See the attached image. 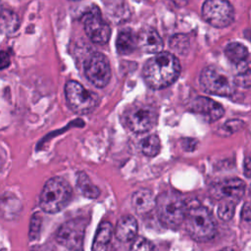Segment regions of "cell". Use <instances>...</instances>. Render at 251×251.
<instances>
[{"mask_svg":"<svg viewBox=\"0 0 251 251\" xmlns=\"http://www.w3.org/2000/svg\"><path fill=\"white\" fill-rule=\"evenodd\" d=\"M138 230V224L134 217L127 215L122 217L116 226L115 235L122 242H127L135 238Z\"/></svg>","mask_w":251,"mask_h":251,"instance_id":"cell-17","label":"cell"},{"mask_svg":"<svg viewBox=\"0 0 251 251\" xmlns=\"http://www.w3.org/2000/svg\"><path fill=\"white\" fill-rule=\"evenodd\" d=\"M8 25L9 31H14L19 26V21L17 16L10 12V11H2L0 15V26L2 29H6V26Z\"/></svg>","mask_w":251,"mask_h":251,"instance_id":"cell-23","label":"cell"},{"mask_svg":"<svg viewBox=\"0 0 251 251\" xmlns=\"http://www.w3.org/2000/svg\"><path fill=\"white\" fill-rule=\"evenodd\" d=\"M84 30L89 39L96 44H105L110 37L111 29L103 20L97 6L91 7L81 19Z\"/></svg>","mask_w":251,"mask_h":251,"instance_id":"cell-10","label":"cell"},{"mask_svg":"<svg viewBox=\"0 0 251 251\" xmlns=\"http://www.w3.org/2000/svg\"><path fill=\"white\" fill-rule=\"evenodd\" d=\"M183 222L188 234L196 241H207L216 235V221L205 206L194 204L187 208Z\"/></svg>","mask_w":251,"mask_h":251,"instance_id":"cell-3","label":"cell"},{"mask_svg":"<svg viewBox=\"0 0 251 251\" xmlns=\"http://www.w3.org/2000/svg\"><path fill=\"white\" fill-rule=\"evenodd\" d=\"M203 19L211 25L223 28L234 20V10L228 0H206L202 6Z\"/></svg>","mask_w":251,"mask_h":251,"instance_id":"cell-8","label":"cell"},{"mask_svg":"<svg viewBox=\"0 0 251 251\" xmlns=\"http://www.w3.org/2000/svg\"><path fill=\"white\" fill-rule=\"evenodd\" d=\"M156 198L153 192L147 188H140L133 192L131 205L138 215H145L155 208Z\"/></svg>","mask_w":251,"mask_h":251,"instance_id":"cell-16","label":"cell"},{"mask_svg":"<svg viewBox=\"0 0 251 251\" xmlns=\"http://www.w3.org/2000/svg\"><path fill=\"white\" fill-rule=\"evenodd\" d=\"M250 217H251V213H250V203L249 201H246L242 207V211H241V218L243 219V221L249 223L250 222Z\"/></svg>","mask_w":251,"mask_h":251,"instance_id":"cell-28","label":"cell"},{"mask_svg":"<svg viewBox=\"0 0 251 251\" xmlns=\"http://www.w3.org/2000/svg\"><path fill=\"white\" fill-rule=\"evenodd\" d=\"M172 3H174L176 7L181 8L184 7L185 5H187V3L189 2V0H170Z\"/></svg>","mask_w":251,"mask_h":251,"instance_id":"cell-31","label":"cell"},{"mask_svg":"<svg viewBox=\"0 0 251 251\" xmlns=\"http://www.w3.org/2000/svg\"><path fill=\"white\" fill-rule=\"evenodd\" d=\"M86 78L96 87H105L111 78V68L105 55L99 52L92 53L84 63Z\"/></svg>","mask_w":251,"mask_h":251,"instance_id":"cell-11","label":"cell"},{"mask_svg":"<svg viewBox=\"0 0 251 251\" xmlns=\"http://www.w3.org/2000/svg\"><path fill=\"white\" fill-rule=\"evenodd\" d=\"M139 148L145 156H156L161 149V141L159 136L156 134H149L145 136L143 139L140 140Z\"/></svg>","mask_w":251,"mask_h":251,"instance_id":"cell-21","label":"cell"},{"mask_svg":"<svg viewBox=\"0 0 251 251\" xmlns=\"http://www.w3.org/2000/svg\"><path fill=\"white\" fill-rule=\"evenodd\" d=\"M245 183L239 178H227L214 183L210 194L217 200H230L237 203L244 195Z\"/></svg>","mask_w":251,"mask_h":251,"instance_id":"cell-12","label":"cell"},{"mask_svg":"<svg viewBox=\"0 0 251 251\" xmlns=\"http://www.w3.org/2000/svg\"><path fill=\"white\" fill-rule=\"evenodd\" d=\"M74 1H77V0H74Z\"/></svg>","mask_w":251,"mask_h":251,"instance_id":"cell-35","label":"cell"},{"mask_svg":"<svg viewBox=\"0 0 251 251\" xmlns=\"http://www.w3.org/2000/svg\"><path fill=\"white\" fill-rule=\"evenodd\" d=\"M179 74L178 59L167 51L156 53L143 67L144 80L153 89H162L171 85L176 80Z\"/></svg>","mask_w":251,"mask_h":251,"instance_id":"cell-1","label":"cell"},{"mask_svg":"<svg viewBox=\"0 0 251 251\" xmlns=\"http://www.w3.org/2000/svg\"><path fill=\"white\" fill-rule=\"evenodd\" d=\"M76 187L80 193L88 199H96L100 195V189L91 181L84 172L76 174Z\"/></svg>","mask_w":251,"mask_h":251,"instance_id":"cell-20","label":"cell"},{"mask_svg":"<svg viewBox=\"0 0 251 251\" xmlns=\"http://www.w3.org/2000/svg\"><path fill=\"white\" fill-rule=\"evenodd\" d=\"M2 13V3H1V0H0V15Z\"/></svg>","mask_w":251,"mask_h":251,"instance_id":"cell-33","label":"cell"},{"mask_svg":"<svg viewBox=\"0 0 251 251\" xmlns=\"http://www.w3.org/2000/svg\"><path fill=\"white\" fill-rule=\"evenodd\" d=\"M123 122L130 131L144 133L156 126L158 112L154 106L149 104H133L124 112Z\"/></svg>","mask_w":251,"mask_h":251,"instance_id":"cell-6","label":"cell"},{"mask_svg":"<svg viewBox=\"0 0 251 251\" xmlns=\"http://www.w3.org/2000/svg\"><path fill=\"white\" fill-rule=\"evenodd\" d=\"M155 208L160 223L167 228L176 229L184 221L188 205L176 191H166L156 198Z\"/></svg>","mask_w":251,"mask_h":251,"instance_id":"cell-2","label":"cell"},{"mask_svg":"<svg viewBox=\"0 0 251 251\" xmlns=\"http://www.w3.org/2000/svg\"><path fill=\"white\" fill-rule=\"evenodd\" d=\"M41 224H42V217L40 216V214H38V213L33 214L30 219V224H29L28 236H29L30 240H35L38 238L39 233H40Z\"/></svg>","mask_w":251,"mask_h":251,"instance_id":"cell-26","label":"cell"},{"mask_svg":"<svg viewBox=\"0 0 251 251\" xmlns=\"http://www.w3.org/2000/svg\"><path fill=\"white\" fill-rule=\"evenodd\" d=\"M130 251H157L155 245L147 238L143 236L136 237L131 246Z\"/></svg>","mask_w":251,"mask_h":251,"instance_id":"cell-25","label":"cell"},{"mask_svg":"<svg viewBox=\"0 0 251 251\" xmlns=\"http://www.w3.org/2000/svg\"><path fill=\"white\" fill-rule=\"evenodd\" d=\"M136 46L146 53H158L163 49V40L157 30L147 26L136 35Z\"/></svg>","mask_w":251,"mask_h":251,"instance_id":"cell-15","label":"cell"},{"mask_svg":"<svg viewBox=\"0 0 251 251\" xmlns=\"http://www.w3.org/2000/svg\"><path fill=\"white\" fill-rule=\"evenodd\" d=\"M170 47L176 53L185 55L189 48V39L184 34H176L170 40Z\"/></svg>","mask_w":251,"mask_h":251,"instance_id":"cell-22","label":"cell"},{"mask_svg":"<svg viewBox=\"0 0 251 251\" xmlns=\"http://www.w3.org/2000/svg\"><path fill=\"white\" fill-rule=\"evenodd\" d=\"M65 96L69 108L76 114H88L99 103L96 93L86 89L75 80H69L65 85Z\"/></svg>","mask_w":251,"mask_h":251,"instance_id":"cell-7","label":"cell"},{"mask_svg":"<svg viewBox=\"0 0 251 251\" xmlns=\"http://www.w3.org/2000/svg\"><path fill=\"white\" fill-rule=\"evenodd\" d=\"M250 158L246 157L243 162V173L246 177H250Z\"/></svg>","mask_w":251,"mask_h":251,"instance_id":"cell-30","label":"cell"},{"mask_svg":"<svg viewBox=\"0 0 251 251\" xmlns=\"http://www.w3.org/2000/svg\"><path fill=\"white\" fill-rule=\"evenodd\" d=\"M72 188L69 182L60 176L48 179L39 195V206L48 214H55L65 209L71 201Z\"/></svg>","mask_w":251,"mask_h":251,"instance_id":"cell-4","label":"cell"},{"mask_svg":"<svg viewBox=\"0 0 251 251\" xmlns=\"http://www.w3.org/2000/svg\"><path fill=\"white\" fill-rule=\"evenodd\" d=\"M199 81L204 91L218 96H230L236 87L235 78L217 66H208L203 69Z\"/></svg>","mask_w":251,"mask_h":251,"instance_id":"cell-5","label":"cell"},{"mask_svg":"<svg viewBox=\"0 0 251 251\" xmlns=\"http://www.w3.org/2000/svg\"><path fill=\"white\" fill-rule=\"evenodd\" d=\"M31 251H35V250H31Z\"/></svg>","mask_w":251,"mask_h":251,"instance_id":"cell-34","label":"cell"},{"mask_svg":"<svg viewBox=\"0 0 251 251\" xmlns=\"http://www.w3.org/2000/svg\"><path fill=\"white\" fill-rule=\"evenodd\" d=\"M113 232L114 229L112 224L107 221L102 222L96 230V234L91 246V251H108Z\"/></svg>","mask_w":251,"mask_h":251,"instance_id":"cell-18","label":"cell"},{"mask_svg":"<svg viewBox=\"0 0 251 251\" xmlns=\"http://www.w3.org/2000/svg\"><path fill=\"white\" fill-rule=\"evenodd\" d=\"M236 203L230 200H222L218 208V216L223 221H229L232 219L235 211Z\"/></svg>","mask_w":251,"mask_h":251,"instance_id":"cell-24","label":"cell"},{"mask_svg":"<svg viewBox=\"0 0 251 251\" xmlns=\"http://www.w3.org/2000/svg\"><path fill=\"white\" fill-rule=\"evenodd\" d=\"M190 110L204 116L208 122L212 123L221 119L225 114V109L221 104L205 96L196 97L190 104Z\"/></svg>","mask_w":251,"mask_h":251,"instance_id":"cell-13","label":"cell"},{"mask_svg":"<svg viewBox=\"0 0 251 251\" xmlns=\"http://www.w3.org/2000/svg\"><path fill=\"white\" fill-rule=\"evenodd\" d=\"M225 55L238 74L249 70V51L245 45L240 42H230L225 48Z\"/></svg>","mask_w":251,"mask_h":251,"instance_id":"cell-14","label":"cell"},{"mask_svg":"<svg viewBox=\"0 0 251 251\" xmlns=\"http://www.w3.org/2000/svg\"><path fill=\"white\" fill-rule=\"evenodd\" d=\"M220 251H233V249H231V248H229V247H225V248H223V249L220 250Z\"/></svg>","mask_w":251,"mask_h":251,"instance_id":"cell-32","label":"cell"},{"mask_svg":"<svg viewBox=\"0 0 251 251\" xmlns=\"http://www.w3.org/2000/svg\"><path fill=\"white\" fill-rule=\"evenodd\" d=\"M116 46L120 55H128L135 49V47H137L136 36L130 29H123L117 36Z\"/></svg>","mask_w":251,"mask_h":251,"instance_id":"cell-19","label":"cell"},{"mask_svg":"<svg viewBox=\"0 0 251 251\" xmlns=\"http://www.w3.org/2000/svg\"><path fill=\"white\" fill-rule=\"evenodd\" d=\"M86 222L83 219H73L63 224L56 232L55 239L69 251H78L81 247Z\"/></svg>","mask_w":251,"mask_h":251,"instance_id":"cell-9","label":"cell"},{"mask_svg":"<svg viewBox=\"0 0 251 251\" xmlns=\"http://www.w3.org/2000/svg\"><path fill=\"white\" fill-rule=\"evenodd\" d=\"M10 65V57L8 53L1 51L0 52V70L7 68Z\"/></svg>","mask_w":251,"mask_h":251,"instance_id":"cell-29","label":"cell"},{"mask_svg":"<svg viewBox=\"0 0 251 251\" xmlns=\"http://www.w3.org/2000/svg\"><path fill=\"white\" fill-rule=\"evenodd\" d=\"M244 126V123L240 120H229L226 123L223 125V126L220 128L221 129V134L223 135H229L234 133L235 131L239 130L242 126Z\"/></svg>","mask_w":251,"mask_h":251,"instance_id":"cell-27","label":"cell"}]
</instances>
